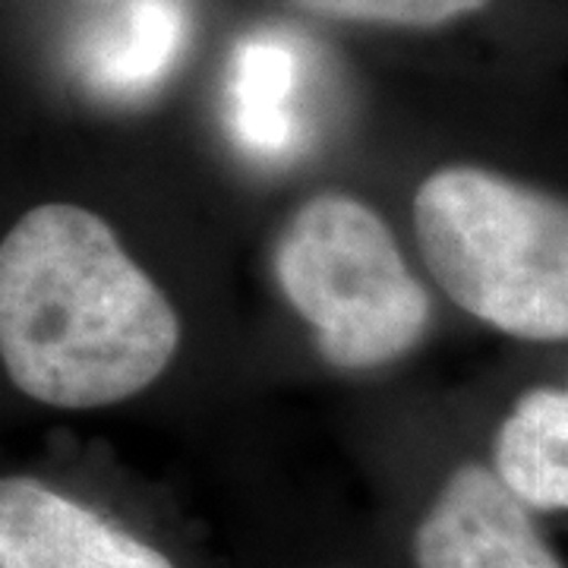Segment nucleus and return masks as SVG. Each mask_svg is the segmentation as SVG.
I'll return each instance as SVG.
<instances>
[{
  "instance_id": "nucleus-1",
  "label": "nucleus",
  "mask_w": 568,
  "mask_h": 568,
  "mask_svg": "<svg viewBox=\"0 0 568 568\" xmlns=\"http://www.w3.org/2000/svg\"><path fill=\"white\" fill-rule=\"evenodd\" d=\"M181 320L102 215L73 203L29 209L0 246V357L32 402L118 405L162 376Z\"/></svg>"
},
{
  "instance_id": "nucleus-2",
  "label": "nucleus",
  "mask_w": 568,
  "mask_h": 568,
  "mask_svg": "<svg viewBox=\"0 0 568 568\" xmlns=\"http://www.w3.org/2000/svg\"><path fill=\"white\" fill-rule=\"evenodd\" d=\"M429 275L474 320L525 342H568V200L474 164L414 196Z\"/></svg>"
},
{
  "instance_id": "nucleus-3",
  "label": "nucleus",
  "mask_w": 568,
  "mask_h": 568,
  "mask_svg": "<svg viewBox=\"0 0 568 568\" xmlns=\"http://www.w3.org/2000/svg\"><path fill=\"white\" fill-rule=\"evenodd\" d=\"M275 272L287 304L338 369H376L424 338L429 294L388 224L347 193L306 200L284 227Z\"/></svg>"
},
{
  "instance_id": "nucleus-4",
  "label": "nucleus",
  "mask_w": 568,
  "mask_h": 568,
  "mask_svg": "<svg viewBox=\"0 0 568 568\" xmlns=\"http://www.w3.org/2000/svg\"><path fill=\"white\" fill-rule=\"evenodd\" d=\"M417 568H562L528 506L484 465H462L414 534Z\"/></svg>"
},
{
  "instance_id": "nucleus-5",
  "label": "nucleus",
  "mask_w": 568,
  "mask_h": 568,
  "mask_svg": "<svg viewBox=\"0 0 568 568\" xmlns=\"http://www.w3.org/2000/svg\"><path fill=\"white\" fill-rule=\"evenodd\" d=\"M0 568H174L140 537L29 477L0 484Z\"/></svg>"
},
{
  "instance_id": "nucleus-6",
  "label": "nucleus",
  "mask_w": 568,
  "mask_h": 568,
  "mask_svg": "<svg viewBox=\"0 0 568 568\" xmlns=\"http://www.w3.org/2000/svg\"><path fill=\"white\" fill-rule=\"evenodd\" d=\"M496 474L530 508L568 511V388H530L493 448Z\"/></svg>"
},
{
  "instance_id": "nucleus-7",
  "label": "nucleus",
  "mask_w": 568,
  "mask_h": 568,
  "mask_svg": "<svg viewBox=\"0 0 568 568\" xmlns=\"http://www.w3.org/2000/svg\"><path fill=\"white\" fill-rule=\"evenodd\" d=\"M297 54L272 36L237 48L231 73V126L246 152L282 159L297 145Z\"/></svg>"
},
{
  "instance_id": "nucleus-8",
  "label": "nucleus",
  "mask_w": 568,
  "mask_h": 568,
  "mask_svg": "<svg viewBox=\"0 0 568 568\" xmlns=\"http://www.w3.org/2000/svg\"><path fill=\"white\" fill-rule=\"evenodd\" d=\"M181 39V17L171 0H133L126 26L108 41L92 67V77L108 85L133 92L159 80Z\"/></svg>"
},
{
  "instance_id": "nucleus-9",
  "label": "nucleus",
  "mask_w": 568,
  "mask_h": 568,
  "mask_svg": "<svg viewBox=\"0 0 568 568\" xmlns=\"http://www.w3.org/2000/svg\"><path fill=\"white\" fill-rule=\"evenodd\" d=\"M310 20L386 32H443L484 17L496 0H284Z\"/></svg>"
}]
</instances>
